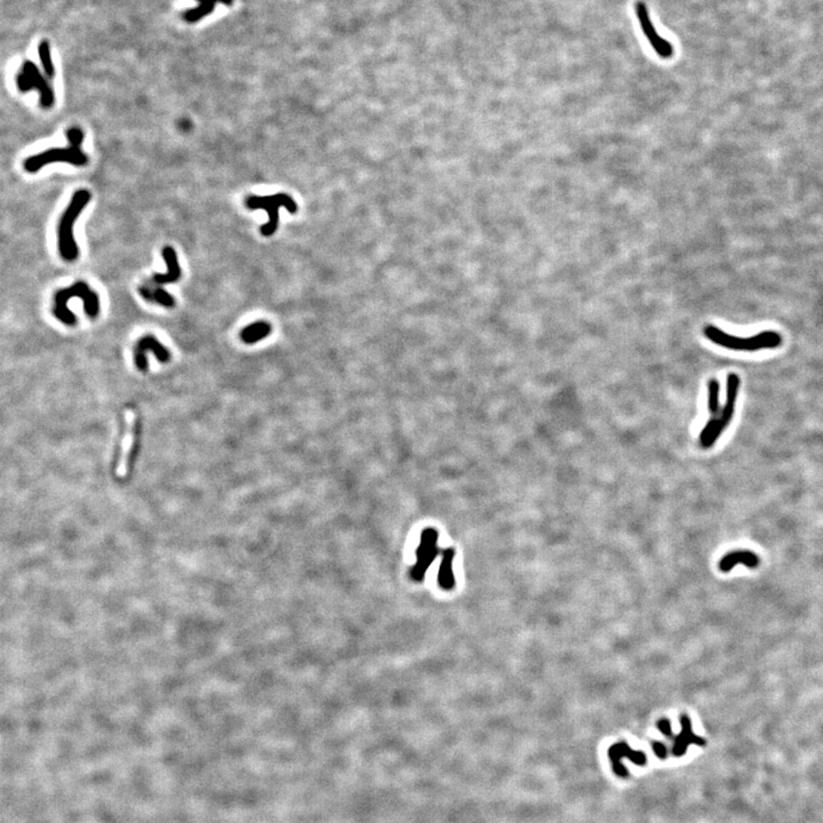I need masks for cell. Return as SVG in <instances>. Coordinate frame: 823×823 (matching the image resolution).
<instances>
[{
    "instance_id": "1",
    "label": "cell",
    "mask_w": 823,
    "mask_h": 823,
    "mask_svg": "<svg viewBox=\"0 0 823 823\" xmlns=\"http://www.w3.org/2000/svg\"><path fill=\"white\" fill-rule=\"evenodd\" d=\"M69 146L66 148H52L40 154L34 155L24 160L23 167L28 173H37L41 168L54 163H67L72 166H86L90 158L81 149L85 140L83 130L78 126H72L67 130Z\"/></svg>"
},
{
    "instance_id": "2",
    "label": "cell",
    "mask_w": 823,
    "mask_h": 823,
    "mask_svg": "<svg viewBox=\"0 0 823 823\" xmlns=\"http://www.w3.org/2000/svg\"><path fill=\"white\" fill-rule=\"evenodd\" d=\"M92 199V194L86 189H79L71 198L69 206L61 217L57 228V245L61 257L67 262H74L79 257V247L75 238L74 226L80 214Z\"/></svg>"
},
{
    "instance_id": "3",
    "label": "cell",
    "mask_w": 823,
    "mask_h": 823,
    "mask_svg": "<svg viewBox=\"0 0 823 823\" xmlns=\"http://www.w3.org/2000/svg\"><path fill=\"white\" fill-rule=\"evenodd\" d=\"M704 333L713 344L730 350L753 353L764 349H774L782 344V337L773 330H765L753 337H739L725 333L718 327L708 325L704 327Z\"/></svg>"
},
{
    "instance_id": "4",
    "label": "cell",
    "mask_w": 823,
    "mask_h": 823,
    "mask_svg": "<svg viewBox=\"0 0 823 823\" xmlns=\"http://www.w3.org/2000/svg\"><path fill=\"white\" fill-rule=\"evenodd\" d=\"M78 297L83 301V308L88 316L97 317L100 313V299L93 290H90L88 284L85 281H76L70 287L57 290L54 297V315L64 324L74 325L76 323V316L68 308V302Z\"/></svg>"
},
{
    "instance_id": "5",
    "label": "cell",
    "mask_w": 823,
    "mask_h": 823,
    "mask_svg": "<svg viewBox=\"0 0 823 823\" xmlns=\"http://www.w3.org/2000/svg\"><path fill=\"white\" fill-rule=\"evenodd\" d=\"M250 210H264L269 214V222L261 227V234L269 237L276 232L279 220V207H286L290 213H297L295 201L288 195L277 194L272 196H250L245 201Z\"/></svg>"
},
{
    "instance_id": "6",
    "label": "cell",
    "mask_w": 823,
    "mask_h": 823,
    "mask_svg": "<svg viewBox=\"0 0 823 823\" xmlns=\"http://www.w3.org/2000/svg\"><path fill=\"white\" fill-rule=\"evenodd\" d=\"M46 78L34 62L27 61L17 74V86L21 92L37 90L40 95V106L43 109H50L55 103V94Z\"/></svg>"
},
{
    "instance_id": "7",
    "label": "cell",
    "mask_w": 823,
    "mask_h": 823,
    "mask_svg": "<svg viewBox=\"0 0 823 823\" xmlns=\"http://www.w3.org/2000/svg\"><path fill=\"white\" fill-rule=\"evenodd\" d=\"M137 414L132 408H126L125 410V426H123V433L120 438L119 454H118L117 466H116V476L119 479H123L130 473L134 447L137 444Z\"/></svg>"
},
{
    "instance_id": "8",
    "label": "cell",
    "mask_w": 823,
    "mask_h": 823,
    "mask_svg": "<svg viewBox=\"0 0 823 823\" xmlns=\"http://www.w3.org/2000/svg\"><path fill=\"white\" fill-rule=\"evenodd\" d=\"M437 542H438V532L435 528H426L422 532L420 546L417 550V562L414 565L413 570L410 571V577L414 581L420 582L424 580V574L427 572L428 567L430 566L437 555L439 553Z\"/></svg>"
},
{
    "instance_id": "9",
    "label": "cell",
    "mask_w": 823,
    "mask_h": 823,
    "mask_svg": "<svg viewBox=\"0 0 823 823\" xmlns=\"http://www.w3.org/2000/svg\"><path fill=\"white\" fill-rule=\"evenodd\" d=\"M636 15L645 37L650 41L651 46L657 52V55L662 59H670L673 57V45L657 34L655 27L651 21L650 13H648L646 5L643 1H638L636 3Z\"/></svg>"
},
{
    "instance_id": "10",
    "label": "cell",
    "mask_w": 823,
    "mask_h": 823,
    "mask_svg": "<svg viewBox=\"0 0 823 823\" xmlns=\"http://www.w3.org/2000/svg\"><path fill=\"white\" fill-rule=\"evenodd\" d=\"M608 757H610L614 773L617 774V777H624V779L628 777V771L622 764V758L627 757L633 764L639 765V766H644L647 762L646 755L643 751L631 749L626 742H619V744L611 746L608 749Z\"/></svg>"
},
{
    "instance_id": "11",
    "label": "cell",
    "mask_w": 823,
    "mask_h": 823,
    "mask_svg": "<svg viewBox=\"0 0 823 823\" xmlns=\"http://www.w3.org/2000/svg\"><path fill=\"white\" fill-rule=\"evenodd\" d=\"M152 351L157 356L160 361H167L170 359V353L158 342L154 337H144L137 344L135 349V364L140 370H148V359L146 353Z\"/></svg>"
},
{
    "instance_id": "12",
    "label": "cell",
    "mask_w": 823,
    "mask_h": 823,
    "mask_svg": "<svg viewBox=\"0 0 823 823\" xmlns=\"http://www.w3.org/2000/svg\"><path fill=\"white\" fill-rule=\"evenodd\" d=\"M161 255H163V261L167 264L166 274H156L151 278V283L156 284V285H165V284L177 283V280L180 279L182 276V270H181L180 264H179V259H177V250H174L172 246H165L161 250Z\"/></svg>"
},
{
    "instance_id": "13",
    "label": "cell",
    "mask_w": 823,
    "mask_h": 823,
    "mask_svg": "<svg viewBox=\"0 0 823 823\" xmlns=\"http://www.w3.org/2000/svg\"><path fill=\"white\" fill-rule=\"evenodd\" d=\"M680 723H682V732L676 737V741H675L673 748V756L676 757L684 756L686 753L687 748H688L690 744H697V746H704L706 744V741L702 737H697V735L693 733L690 718L686 715L682 716Z\"/></svg>"
},
{
    "instance_id": "14",
    "label": "cell",
    "mask_w": 823,
    "mask_h": 823,
    "mask_svg": "<svg viewBox=\"0 0 823 823\" xmlns=\"http://www.w3.org/2000/svg\"><path fill=\"white\" fill-rule=\"evenodd\" d=\"M740 388V379L735 373L728 374L727 377V389H726V403L724 405L723 410L720 412V420L723 422L725 426H728L731 421L734 417V410H735V403H737V391Z\"/></svg>"
},
{
    "instance_id": "15",
    "label": "cell",
    "mask_w": 823,
    "mask_h": 823,
    "mask_svg": "<svg viewBox=\"0 0 823 823\" xmlns=\"http://www.w3.org/2000/svg\"><path fill=\"white\" fill-rule=\"evenodd\" d=\"M454 555H455V551L452 548L444 550L443 560H442L439 572H438V584L444 590L453 589L454 584H455L453 568H452Z\"/></svg>"
},
{
    "instance_id": "16",
    "label": "cell",
    "mask_w": 823,
    "mask_h": 823,
    "mask_svg": "<svg viewBox=\"0 0 823 823\" xmlns=\"http://www.w3.org/2000/svg\"><path fill=\"white\" fill-rule=\"evenodd\" d=\"M740 563L746 565V566L751 567V568H755L760 564V560H758L755 553H750V551H735V553H730V555L724 557V559L720 562V570L724 571V572H728L737 564Z\"/></svg>"
},
{
    "instance_id": "17",
    "label": "cell",
    "mask_w": 823,
    "mask_h": 823,
    "mask_svg": "<svg viewBox=\"0 0 823 823\" xmlns=\"http://www.w3.org/2000/svg\"><path fill=\"white\" fill-rule=\"evenodd\" d=\"M726 426L720 420V417H713L708 421L704 430L700 433V443L701 446L704 448H710L713 446V444L716 443L717 439L720 438V435L724 433Z\"/></svg>"
},
{
    "instance_id": "18",
    "label": "cell",
    "mask_w": 823,
    "mask_h": 823,
    "mask_svg": "<svg viewBox=\"0 0 823 823\" xmlns=\"http://www.w3.org/2000/svg\"><path fill=\"white\" fill-rule=\"evenodd\" d=\"M270 332L271 327L269 324L266 321H257L247 326L241 332V339L245 344H257L259 341L264 340V337H267Z\"/></svg>"
},
{
    "instance_id": "19",
    "label": "cell",
    "mask_w": 823,
    "mask_h": 823,
    "mask_svg": "<svg viewBox=\"0 0 823 823\" xmlns=\"http://www.w3.org/2000/svg\"><path fill=\"white\" fill-rule=\"evenodd\" d=\"M39 57L40 62L43 64L45 76L50 79H53L55 77V69H54L52 57H50V45L47 41H43L39 45Z\"/></svg>"
},
{
    "instance_id": "20",
    "label": "cell",
    "mask_w": 823,
    "mask_h": 823,
    "mask_svg": "<svg viewBox=\"0 0 823 823\" xmlns=\"http://www.w3.org/2000/svg\"><path fill=\"white\" fill-rule=\"evenodd\" d=\"M709 398H708V407H709L710 413L713 414V417H718L720 415V382L718 381H709Z\"/></svg>"
},
{
    "instance_id": "21",
    "label": "cell",
    "mask_w": 823,
    "mask_h": 823,
    "mask_svg": "<svg viewBox=\"0 0 823 823\" xmlns=\"http://www.w3.org/2000/svg\"><path fill=\"white\" fill-rule=\"evenodd\" d=\"M151 301H156L157 304L166 308H172L175 306L174 297L166 290H163V287H157L156 290H152Z\"/></svg>"
},
{
    "instance_id": "22",
    "label": "cell",
    "mask_w": 823,
    "mask_h": 823,
    "mask_svg": "<svg viewBox=\"0 0 823 823\" xmlns=\"http://www.w3.org/2000/svg\"><path fill=\"white\" fill-rule=\"evenodd\" d=\"M652 746H653V751L655 753V756L659 757L660 760H666V756H668V750H666V746L662 742L655 741L652 744Z\"/></svg>"
},
{
    "instance_id": "23",
    "label": "cell",
    "mask_w": 823,
    "mask_h": 823,
    "mask_svg": "<svg viewBox=\"0 0 823 823\" xmlns=\"http://www.w3.org/2000/svg\"><path fill=\"white\" fill-rule=\"evenodd\" d=\"M657 728L661 731V733L664 734L666 737H673V731H671V724L668 720H661L657 722Z\"/></svg>"
},
{
    "instance_id": "24",
    "label": "cell",
    "mask_w": 823,
    "mask_h": 823,
    "mask_svg": "<svg viewBox=\"0 0 823 823\" xmlns=\"http://www.w3.org/2000/svg\"><path fill=\"white\" fill-rule=\"evenodd\" d=\"M200 5H213L215 3H224V5H231L232 0H199Z\"/></svg>"
}]
</instances>
